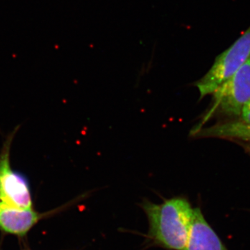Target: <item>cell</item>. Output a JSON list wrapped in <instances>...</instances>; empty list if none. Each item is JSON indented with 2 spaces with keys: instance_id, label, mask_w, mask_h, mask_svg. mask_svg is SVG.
<instances>
[{
  "instance_id": "obj_7",
  "label": "cell",
  "mask_w": 250,
  "mask_h": 250,
  "mask_svg": "<svg viewBox=\"0 0 250 250\" xmlns=\"http://www.w3.org/2000/svg\"><path fill=\"white\" fill-rule=\"evenodd\" d=\"M191 136L195 138H218L250 142V125L241 121L219 123L208 127L194 129Z\"/></svg>"
},
{
  "instance_id": "obj_3",
  "label": "cell",
  "mask_w": 250,
  "mask_h": 250,
  "mask_svg": "<svg viewBox=\"0 0 250 250\" xmlns=\"http://www.w3.org/2000/svg\"><path fill=\"white\" fill-rule=\"evenodd\" d=\"M213 95V104L204 122L215 115L228 118L241 117L243 108L250 102V58Z\"/></svg>"
},
{
  "instance_id": "obj_4",
  "label": "cell",
  "mask_w": 250,
  "mask_h": 250,
  "mask_svg": "<svg viewBox=\"0 0 250 250\" xmlns=\"http://www.w3.org/2000/svg\"><path fill=\"white\" fill-rule=\"evenodd\" d=\"M15 132L6 139L0 153V202L21 208H34L27 177L11 167V143Z\"/></svg>"
},
{
  "instance_id": "obj_6",
  "label": "cell",
  "mask_w": 250,
  "mask_h": 250,
  "mask_svg": "<svg viewBox=\"0 0 250 250\" xmlns=\"http://www.w3.org/2000/svg\"><path fill=\"white\" fill-rule=\"evenodd\" d=\"M184 250H228L198 207L194 208L190 234Z\"/></svg>"
},
{
  "instance_id": "obj_2",
  "label": "cell",
  "mask_w": 250,
  "mask_h": 250,
  "mask_svg": "<svg viewBox=\"0 0 250 250\" xmlns=\"http://www.w3.org/2000/svg\"><path fill=\"white\" fill-rule=\"evenodd\" d=\"M250 58V26L234 42L215 58L208 72L197 82L201 98L216 91Z\"/></svg>"
},
{
  "instance_id": "obj_9",
  "label": "cell",
  "mask_w": 250,
  "mask_h": 250,
  "mask_svg": "<svg viewBox=\"0 0 250 250\" xmlns=\"http://www.w3.org/2000/svg\"><path fill=\"white\" fill-rule=\"evenodd\" d=\"M242 145H243V147L250 154V142H248V143H242Z\"/></svg>"
},
{
  "instance_id": "obj_1",
  "label": "cell",
  "mask_w": 250,
  "mask_h": 250,
  "mask_svg": "<svg viewBox=\"0 0 250 250\" xmlns=\"http://www.w3.org/2000/svg\"><path fill=\"white\" fill-rule=\"evenodd\" d=\"M140 207L147 218V239L151 244L167 250L185 249L194 215L188 199L175 196L161 204L144 200Z\"/></svg>"
},
{
  "instance_id": "obj_8",
  "label": "cell",
  "mask_w": 250,
  "mask_h": 250,
  "mask_svg": "<svg viewBox=\"0 0 250 250\" xmlns=\"http://www.w3.org/2000/svg\"><path fill=\"white\" fill-rule=\"evenodd\" d=\"M241 121L250 125V102L243 108L241 112Z\"/></svg>"
},
{
  "instance_id": "obj_5",
  "label": "cell",
  "mask_w": 250,
  "mask_h": 250,
  "mask_svg": "<svg viewBox=\"0 0 250 250\" xmlns=\"http://www.w3.org/2000/svg\"><path fill=\"white\" fill-rule=\"evenodd\" d=\"M34 208H21L0 202V231L24 237L45 216Z\"/></svg>"
}]
</instances>
